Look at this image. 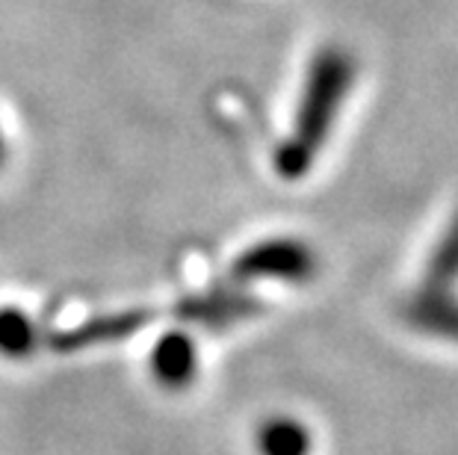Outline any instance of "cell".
<instances>
[{
  "instance_id": "1",
  "label": "cell",
  "mask_w": 458,
  "mask_h": 455,
  "mask_svg": "<svg viewBox=\"0 0 458 455\" xmlns=\"http://www.w3.org/2000/svg\"><path fill=\"white\" fill-rule=\"evenodd\" d=\"M240 278H287L305 281L314 273V255L299 243H267L240 257L237 269Z\"/></svg>"
},
{
  "instance_id": "2",
  "label": "cell",
  "mask_w": 458,
  "mask_h": 455,
  "mask_svg": "<svg viewBox=\"0 0 458 455\" xmlns=\"http://www.w3.org/2000/svg\"><path fill=\"white\" fill-rule=\"evenodd\" d=\"M148 319H151L148 311H128V314H113V316H95V319H89V323L54 334L51 337V350L68 355V352L89 350V346L124 341V337H131V334L140 332V328L148 323Z\"/></svg>"
},
{
  "instance_id": "3",
  "label": "cell",
  "mask_w": 458,
  "mask_h": 455,
  "mask_svg": "<svg viewBox=\"0 0 458 455\" xmlns=\"http://www.w3.org/2000/svg\"><path fill=\"white\" fill-rule=\"evenodd\" d=\"M151 373H154V379H157V384L169 387V391L190 387L196 382V373H199L196 343L181 332L160 337L151 350Z\"/></svg>"
},
{
  "instance_id": "4",
  "label": "cell",
  "mask_w": 458,
  "mask_h": 455,
  "mask_svg": "<svg viewBox=\"0 0 458 455\" xmlns=\"http://www.w3.org/2000/svg\"><path fill=\"white\" fill-rule=\"evenodd\" d=\"M405 319L417 332L458 343V299L450 290H423L405 305Z\"/></svg>"
},
{
  "instance_id": "5",
  "label": "cell",
  "mask_w": 458,
  "mask_h": 455,
  "mask_svg": "<svg viewBox=\"0 0 458 455\" xmlns=\"http://www.w3.org/2000/svg\"><path fill=\"white\" fill-rule=\"evenodd\" d=\"M255 443L260 455H310L314 434L308 432L305 423L290 417V414H276V417L260 423Z\"/></svg>"
},
{
  "instance_id": "6",
  "label": "cell",
  "mask_w": 458,
  "mask_h": 455,
  "mask_svg": "<svg viewBox=\"0 0 458 455\" xmlns=\"http://www.w3.org/2000/svg\"><path fill=\"white\" fill-rule=\"evenodd\" d=\"M255 311H258V305L242 296H208V299H196V302H187L181 308L183 316L192 319V323H204V325H231Z\"/></svg>"
},
{
  "instance_id": "7",
  "label": "cell",
  "mask_w": 458,
  "mask_h": 455,
  "mask_svg": "<svg viewBox=\"0 0 458 455\" xmlns=\"http://www.w3.org/2000/svg\"><path fill=\"white\" fill-rule=\"evenodd\" d=\"M36 350H38V332L33 319L15 311V308L0 311V355L21 361V358H30Z\"/></svg>"
},
{
  "instance_id": "8",
  "label": "cell",
  "mask_w": 458,
  "mask_h": 455,
  "mask_svg": "<svg viewBox=\"0 0 458 455\" xmlns=\"http://www.w3.org/2000/svg\"><path fill=\"white\" fill-rule=\"evenodd\" d=\"M458 278V225L446 234V240L435 249L432 264L426 273L428 290H450L453 281Z\"/></svg>"
}]
</instances>
